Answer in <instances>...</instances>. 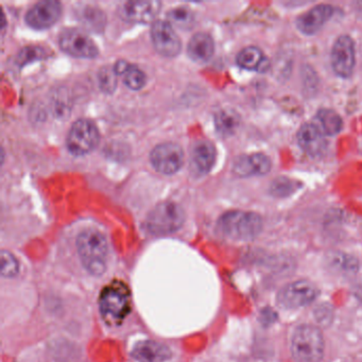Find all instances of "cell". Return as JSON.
Listing matches in <instances>:
<instances>
[{
	"label": "cell",
	"mask_w": 362,
	"mask_h": 362,
	"mask_svg": "<svg viewBox=\"0 0 362 362\" xmlns=\"http://www.w3.org/2000/svg\"><path fill=\"white\" fill-rule=\"evenodd\" d=\"M131 291L126 283L114 281L101 290L99 309L103 321L110 326H118L131 311Z\"/></svg>",
	"instance_id": "obj_1"
},
{
	"label": "cell",
	"mask_w": 362,
	"mask_h": 362,
	"mask_svg": "<svg viewBox=\"0 0 362 362\" xmlns=\"http://www.w3.org/2000/svg\"><path fill=\"white\" fill-rule=\"evenodd\" d=\"M77 249L84 268L90 274H103L107 270L109 245L103 233L86 230L78 236Z\"/></svg>",
	"instance_id": "obj_2"
},
{
	"label": "cell",
	"mask_w": 362,
	"mask_h": 362,
	"mask_svg": "<svg viewBox=\"0 0 362 362\" xmlns=\"http://www.w3.org/2000/svg\"><path fill=\"white\" fill-rule=\"evenodd\" d=\"M220 233L233 240L249 241L256 238L262 230V219L251 211H230L218 222Z\"/></svg>",
	"instance_id": "obj_3"
},
{
	"label": "cell",
	"mask_w": 362,
	"mask_h": 362,
	"mask_svg": "<svg viewBox=\"0 0 362 362\" xmlns=\"http://www.w3.org/2000/svg\"><path fill=\"white\" fill-rule=\"evenodd\" d=\"M291 351L296 362H321L324 355V339L315 326H298L294 330Z\"/></svg>",
	"instance_id": "obj_4"
},
{
	"label": "cell",
	"mask_w": 362,
	"mask_h": 362,
	"mask_svg": "<svg viewBox=\"0 0 362 362\" xmlns=\"http://www.w3.org/2000/svg\"><path fill=\"white\" fill-rule=\"evenodd\" d=\"M185 220L183 209L175 202L156 205L146 219L148 232L153 235H166L177 232Z\"/></svg>",
	"instance_id": "obj_5"
},
{
	"label": "cell",
	"mask_w": 362,
	"mask_h": 362,
	"mask_svg": "<svg viewBox=\"0 0 362 362\" xmlns=\"http://www.w3.org/2000/svg\"><path fill=\"white\" fill-rule=\"evenodd\" d=\"M98 143V129L88 119L77 120L67 135V149L74 156H81L90 153Z\"/></svg>",
	"instance_id": "obj_6"
},
{
	"label": "cell",
	"mask_w": 362,
	"mask_h": 362,
	"mask_svg": "<svg viewBox=\"0 0 362 362\" xmlns=\"http://www.w3.org/2000/svg\"><path fill=\"white\" fill-rule=\"evenodd\" d=\"M319 290L315 284L305 279L288 284L279 292L277 302L284 308L296 309L307 306L317 298Z\"/></svg>",
	"instance_id": "obj_7"
},
{
	"label": "cell",
	"mask_w": 362,
	"mask_h": 362,
	"mask_svg": "<svg viewBox=\"0 0 362 362\" xmlns=\"http://www.w3.org/2000/svg\"><path fill=\"white\" fill-rule=\"evenodd\" d=\"M150 160H151L152 166L158 173L173 175L183 166V149L177 144H162L152 150Z\"/></svg>",
	"instance_id": "obj_8"
},
{
	"label": "cell",
	"mask_w": 362,
	"mask_h": 362,
	"mask_svg": "<svg viewBox=\"0 0 362 362\" xmlns=\"http://www.w3.org/2000/svg\"><path fill=\"white\" fill-rule=\"evenodd\" d=\"M60 46L66 54L76 58L93 59L98 54V49L92 39L78 29L63 31Z\"/></svg>",
	"instance_id": "obj_9"
},
{
	"label": "cell",
	"mask_w": 362,
	"mask_h": 362,
	"mask_svg": "<svg viewBox=\"0 0 362 362\" xmlns=\"http://www.w3.org/2000/svg\"><path fill=\"white\" fill-rule=\"evenodd\" d=\"M355 46L349 35H341L334 42L332 50V65L334 73L349 78L355 69Z\"/></svg>",
	"instance_id": "obj_10"
},
{
	"label": "cell",
	"mask_w": 362,
	"mask_h": 362,
	"mask_svg": "<svg viewBox=\"0 0 362 362\" xmlns=\"http://www.w3.org/2000/svg\"><path fill=\"white\" fill-rule=\"evenodd\" d=\"M152 42L158 54L164 57H175L181 52V41L173 25L165 21H156L151 29Z\"/></svg>",
	"instance_id": "obj_11"
},
{
	"label": "cell",
	"mask_w": 362,
	"mask_h": 362,
	"mask_svg": "<svg viewBox=\"0 0 362 362\" xmlns=\"http://www.w3.org/2000/svg\"><path fill=\"white\" fill-rule=\"evenodd\" d=\"M62 12L61 4L56 0H44L35 4L26 16V22L35 29H47L58 22Z\"/></svg>",
	"instance_id": "obj_12"
},
{
	"label": "cell",
	"mask_w": 362,
	"mask_h": 362,
	"mask_svg": "<svg viewBox=\"0 0 362 362\" xmlns=\"http://www.w3.org/2000/svg\"><path fill=\"white\" fill-rule=\"evenodd\" d=\"M332 14L334 8L332 6H315L298 18L296 26L304 35H313L321 30L322 27L332 18Z\"/></svg>",
	"instance_id": "obj_13"
},
{
	"label": "cell",
	"mask_w": 362,
	"mask_h": 362,
	"mask_svg": "<svg viewBox=\"0 0 362 362\" xmlns=\"http://www.w3.org/2000/svg\"><path fill=\"white\" fill-rule=\"evenodd\" d=\"M325 133L315 124H303L298 133V141L300 147L311 156H317L323 153L326 148Z\"/></svg>",
	"instance_id": "obj_14"
},
{
	"label": "cell",
	"mask_w": 362,
	"mask_h": 362,
	"mask_svg": "<svg viewBox=\"0 0 362 362\" xmlns=\"http://www.w3.org/2000/svg\"><path fill=\"white\" fill-rule=\"evenodd\" d=\"M270 169V158L262 153L240 156L234 164L235 173L240 177L266 175Z\"/></svg>",
	"instance_id": "obj_15"
},
{
	"label": "cell",
	"mask_w": 362,
	"mask_h": 362,
	"mask_svg": "<svg viewBox=\"0 0 362 362\" xmlns=\"http://www.w3.org/2000/svg\"><path fill=\"white\" fill-rule=\"evenodd\" d=\"M132 356L139 362H165L170 358V349L154 341H141L136 343Z\"/></svg>",
	"instance_id": "obj_16"
},
{
	"label": "cell",
	"mask_w": 362,
	"mask_h": 362,
	"mask_svg": "<svg viewBox=\"0 0 362 362\" xmlns=\"http://www.w3.org/2000/svg\"><path fill=\"white\" fill-rule=\"evenodd\" d=\"M160 8V3L156 0L130 1L124 5V14L131 22L150 23L158 16Z\"/></svg>",
	"instance_id": "obj_17"
},
{
	"label": "cell",
	"mask_w": 362,
	"mask_h": 362,
	"mask_svg": "<svg viewBox=\"0 0 362 362\" xmlns=\"http://www.w3.org/2000/svg\"><path fill=\"white\" fill-rule=\"evenodd\" d=\"M216 160V149L207 141H199L192 150V162L194 170L200 175L209 173Z\"/></svg>",
	"instance_id": "obj_18"
},
{
	"label": "cell",
	"mask_w": 362,
	"mask_h": 362,
	"mask_svg": "<svg viewBox=\"0 0 362 362\" xmlns=\"http://www.w3.org/2000/svg\"><path fill=\"white\" fill-rule=\"evenodd\" d=\"M237 64L241 69L249 71H257L260 73L268 71L269 60L264 56L259 48L249 46L239 52L237 56Z\"/></svg>",
	"instance_id": "obj_19"
},
{
	"label": "cell",
	"mask_w": 362,
	"mask_h": 362,
	"mask_svg": "<svg viewBox=\"0 0 362 362\" xmlns=\"http://www.w3.org/2000/svg\"><path fill=\"white\" fill-rule=\"evenodd\" d=\"M215 45L213 39L206 33H197L188 44V54L196 62H205L213 56Z\"/></svg>",
	"instance_id": "obj_20"
},
{
	"label": "cell",
	"mask_w": 362,
	"mask_h": 362,
	"mask_svg": "<svg viewBox=\"0 0 362 362\" xmlns=\"http://www.w3.org/2000/svg\"><path fill=\"white\" fill-rule=\"evenodd\" d=\"M317 122H319L321 130L330 136L338 134L342 130V118L332 110H320L317 112Z\"/></svg>",
	"instance_id": "obj_21"
},
{
	"label": "cell",
	"mask_w": 362,
	"mask_h": 362,
	"mask_svg": "<svg viewBox=\"0 0 362 362\" xmlns=\"http://www.w3.org/2000/svg\"><path fill=\"white\" fill-rule=\"evenodd\" d=\"M216 128L221 135H232L238 129L240 118L238 114L230 110H222L215 117Z\"/></svg>",
	"instance_id": "obj_22"
},
{
	"label": "cell",
	"mask_w": 362,
	"mask_h": 362,
	"mask_svg": "<svg viewBox=\"0 0 362 362\" xmlns=\"http://www.w3.org/2000/svg\"><path fill=\"white\" fill-rule=\"evenodd\" d=\"M329 267L336 272L351 275L357 272L358 262L347 254L336 253L329 258Z\"/></svg>",
	"instance_id": "obj_23"
},
{
	"label": "cell",
	"mask_w": 362,
	"mask_h": 362,
	"mask_svg": "<svg viewBox=\"0 0 362 362\" xmlns=\"http://www.w3.org/2000/svg\"><path fill=\"white\" fill-rule=\"evenodd\" d=\"M169 24L181 29H190L194 25V18L189 8L180 7L171 10L168 13Z\"/></svg>",
	"instance_id": "obj_24"
},
{
	"label": "cell",
	"mask_w": 362,
	"mask_h": 362,
	"mask_svg": "<svg viewBox=\"0 0 362 362\" xmlns=\"http://www.w3.org/2000/svg\"><path fill=\"white\" fill-rule=\"evenodd\" d=\"M20 264L13 254L4 250L1 252V275L4 277H14L18 274Z\"/></svg>",
	"instance_id": "obj_25"
},
{
	"label": "cell",
	"mask_w": 362,
	"mask_h": 362,
	"mask_svg": "<svg viewBox=\"0 0 362 362\" xmlns=\"http://www.w3.org/2000/svg\"><path fill=\"white\" fill-rule=\"evenodd\" d=\"M124 82L131 90H141L146 83L145 74L137 67L130 66L124 75Z\"/></svg>",
	"instance_id": "obj_26"
},
{
	"label": "cell",
	"mask_w": 362,
	"mask_h": 362,
	"mask_svg": "<svg viewBox=\"0 0 362 362\" xmlns=\"http://www.w3.org/2000/svg\"><path fill=\"white\" fill-rule=\"evenodd\" d=\"M99 86L105 93H113L117 86V74L114 69L105 67L101 69L98 76Z\"/></svg>",
	"instance_id": "obj_27"
},
{
	"label": "cell",
	"mask_w": 362,
	"mask_h": 362,
	"mask_svg": "<svg viewBox=\"0 0 362 362\" xmlns=\"http://www.w3.org/2000/svg\"><path fill=\"white\" fill-rule=\"evenodd\" d=\"M44 54V50H42L41 48L33 47V48H27V49H24L21 54L20 62H22L23 64H26L29 61L35 60V59H40Z\"/></svg>",
	"instance_id": "obj_28"
},
{
	"label": "cell",
	"mask_w": 362,
	"mask_h": 362,
	"mask_svg": "<svg viewBox=\"0 0 362 362\" xmlns=\"http://www.w3.org/2000/svg\"><path fill=\"white\" fill-rule=\"evenodd\" d=\"M292 186H293V183L289 180L287 179H281L276 180V181L273 183L272 185V192H274L275 194H288L292 192Z\"/></svg>",
	"instance_id": "obj_29"
},
{
	"label": "cell",
	"mask_w": 362,
	"mask_h": 362,
	"mask_svg": "<svg viewBox=\"0 0 362 362\" xmlns=\"http://www.w3.org/2000/svg\"><path fill=\"white\" fill-rule=\"evenodd\" d=\"M130 66L131 65H129L128 62H126V61H118V62L116 63L115 67H114V71H115L117 75H124Z\"/></svg>",
	"instance_id": "obj_30"
},
{
	"label": "cell",
	"mask_w": 362,
	"mask_h": 362,
	"mask_svg": "<svg viewBox=\"0 0 362 362\" xmlns=\"http://www.w3.org/2000/svg\"><path fill=\"white\" fill-rule=\"evenodd\" d=\"M357 10L358 12H359L360 16L362 18V3L358 4Z\"/></svg>",
	"instance_id": "obj_31"
}]
</instances>
